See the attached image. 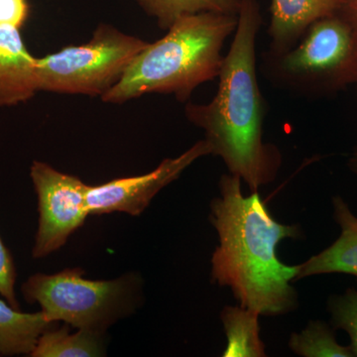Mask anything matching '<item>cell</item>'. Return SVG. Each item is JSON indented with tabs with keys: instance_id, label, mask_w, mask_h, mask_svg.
<instances>
[{
	"instance_id": "15",
	"label": "cell",
	"mask_w": 357,
	"mask_h": 357,
	"mask_svg": "<svg viewBox=\"0 0 357 357\" xmlns=\"http://www.w3.org/2000/svg\"><path fill=\"white\" fill-rule=\"evenodd\" d=\"M141 8L168 30L183 16L203 13L237 15L241 0H136Z\"/></svg>"
},
{
	"instance_id": "22",
	"label": "cell",
	"mask_w": 357,
	"mask_h": 357,
	"mask_svg": "<svg viewBox=\"0 0 357 357\" xmlns=\"http://www.w3.org/2000/svg\"><path fill=\"white\" fill-rule=\"evenodd\" d=\"M356 89H357V83L356 84Z\"/></svg>"
},
{
	"instance_id": "6",
	"label": "cell",
	"mask_w": 357,
	"mask_h": 357,
	"mask_svg": "<svg viewBox=\"0 0 357 357\" xmlns=\"http://www.w3.org/2000/svg\"><path fill=\"white\" fill-rule=\"evenodd\" d=\"M29 303H38L49 323L65 321L79 330L102 333L123 314L130 295L126 277L110 281L83 278L79 269L35 274L22 285Z\"/></svg>"
},
{
	"instance_id": "1",
	"label": "cell",
	"mask_w": 357,
	"mask_h": 357,
	"mask_svg": "<svg viewBox=\"0 0 357 357\" xmlns=\"http://www.w3.org/2000/svg\"><path fill=\"white\" fill-rule=\"evenodd\" d=\"M261 25L257 0H241L217 95L206 105L190 103L185 112L190 122L204 131L211 155L220 157L229 174L243 180L251 192L274 181L282 163L278 148L263 140L265 103L256 70Z\"/></svg>"
},
{
	"instance_id": "17",
	"label": "cell",
	"mask_w": 357,
	"mask_h": 357,
	"mask_svg": "<svg viewBox=\"0 0 357 357\" xmlns=\"http://www.w3.org/2000/svg\"><path fill=\"white\" fill-rule=\"evenodd\" d=\"M328 310L335 328H342L349 333V347L357 356V291L351 288L344 295L333 296L328 301Z\"/></svg>"
},
{
	"instance_id": "9",
	"label": "cell",
	"mask_w": 357,
	"mask_h": 357,
	"mask_svg": "<svg viewBox=\"0 0 357 357\" xmlns=\"http://www.w3.org/2000/svg\"><path fill=\"white\" fill-rule=\"evenodd\" d=\"M37 91V58L26 48L20 29L0 26V107L27 102Z\"/></svg>"
},
{
	"instance_id": "21",
	"label": "cell",
	"mask_w": 357,
	"mask_h": 357,
	"mask_svg": "<svg viewBox=\"0 0 357 357\" xmlns=\"http://www.w3.org/2000/svg\"><path fill=\"white\" fill-rule=\"evenodd\" d=\"M349 166L352 172L356 173L357 175V153L354 154V156L349 159Z\"/></svg>"
},
{
	"instance_id": "20",
	"label": "cell",
	"mask_w": 357,
	"mask_h": 357,
	"mask_svg": "<svg viewBox=\"0 0 357 357\" xmlns=\"http://www.w3.org/2000/svg\"><path fill=\"white\" fill-rule=\"evenodd\" d=\"M340 10L357 26V0H344Z\"/></svg>"
},
{
	"instance_id": "5",
	"label": "cell",
	"mask_w": 357,
	"mask_h": 357,
	"mask_svg": "<svg viewBox=\"0 0 357 357\" xmlns=\"http://www.w3.org/2000/svg\"><path fill=\"white\" fill-rule=\"evenodd\" d=\"M147 45L112 26L100 25L88 43L37 58L39 91L102 96Z\"/></svg>"
},
{
	"instance_id": "18",
	"label": "cell",
	"mask_w": 357,
	"mask_h": 357,
	"mask_svg": "<svg viewBox=\"0 0 357 357\" xmlns=\"http://www.w3.org/2000/svg\"><path fill=\"white\" fill-rule=\"evenodd\" d=\"M16 270L13 256L0 236V295L11 306L20 309L15 294Z\"/></svg>"
},
{
	"instance_id": "19",
	"label": "cell",
	"mask_w": 357,
	"mask_h": 357,
	"mask_svg": "<svg viewBox=\"0 0 357 357\" xmlns=\"http://www.w3.org/2000/svg\"><path fill=\"white\" fill-rule=\"evenodd\" d=\"M29 14L27 0H0V26L20 29Z\"/></svg>"
},
{
	"instance_id": "3",
	"label": "cell",
	"mask_w": 357,
	"mask_h": 357,
	"mask_svg": "<svg viewBox=\"0 0 357 357\" xmlns=\"http://www.w3.org/2000/svg\"><path fill=\"white\" fill-rule=\"evenodd\" d=\"M237 15L203 13L183 16L163 38L148 43L121 79L102 96L122 103L147 93L174 95L185 102L202 84L217 79L223 45L234 34Z\"/></svg>"
},
{
	"instance_id": "10",
	"label": "cell",
	"mask_w": 357,
	"mask_h": 357,
	"mask_svg": "<svg viewBox=\"0 0 357 357\" xmlns=\"http://www.w3.org/2000/svg\"><path fill=\"white\" fill-rule=\"evenodd\" d=\"M344 0H271L270 51L283 52L297 43L314 21L337 13Z\"/></svg>"
},
{
	"instance_id": "2",
	"label": "cell",
	"mask_w": 357,
	"mask_h": 357,
	"mask_svg": "<svg viewBox=\"0 0 357 357\" xmlns=\"http://www.w3.org/2000/svg\"><path fill=\"white\" fill-rule=\"evenodd\" d=\"M241 178L222 175L220 198L211 203V220L218 230L220 246L213 255V278L229 286L241 307L263 316L293 311L297 294L290 282L297 280L298 266L279 260L282 239L300 236L297 225L272 218L257 191L243 196Z\"/></svg>"
},
{
	"instance_id": "13",
	"label": "cell",
	"mask_w": 357,
	"mask_h": 357,
	"mask_svg": "<svg viewBox=\"0 0 357 357\" xmlns=\"http://www.w3.org/2000/svg\"><path fill=\"white\" fill-rule=\"evenodd\" d=\"M252 310L243 307H227L222 312V321L227 337L225 357L265 356V345L260 338L258 317Z\"/></svg>"
},
{
	"instance_id": "7",
	"label": "cell",
	"mask_w": 357,
	"mask_h": 357,
	"mask_svg": "<svg viewBox=\"0 0 357 357\" xmlns=\"http://www.w3.org/2000/svg\"><path fill=\"white\" fill-rule=\"evenodd\" d=\"M30 177L38 199L39 213L32 255L43 258L62 248L86 220L89 215L86 203L89 185L44 162L32 164Z\"/></svg>"
},
{
	"instance_id": "14",
	"label": "cell",
	"mask_w": 357,
	"mask_h": 357,
	"mask_svg": "<svg viewBox=\"0 0 357 357\" xmlns=\"http://www.w3.org/2000/svg\"><path fill=\"white\" fill-rule=\"evenodd\" d=\"M102 333L68 328L45 331L30 356L33 357H93L102 356Z\"/></svg>"
},
{
	"instance_id": "16",
	"label": "cell",
	"mask_w": 357,
	"mask_h": 357,
	"mask_svg": "<svg viewBox=\"0 0 357 357\" xmlns=\"http://www.w3.org/2000/svg\"><path fill=\"white\" fill-rule=\"evenodd\" d=\"M295 354L305 357H352L351 347L337 344L330 326L321 321H310L300 333H293L289 342Z\"/></svg>"
},
{
	"instance_id": "8",
	"label": "cell",
	"mask_w": 357,
	"mask_h": 357,
	"mask_svg": "<svg viewBox=\"0 0 357 357\" xmlns=\"http://www.w3.org/2000/svg\"><path fill=\"white\" fill-rule=\"evenodd\" d=\"M211 154L206 141L201 140L180 156L164 160L152 172L89 185L86 196L89 215L114 211L140 215L163 188L180 177L196 160Z\"/></svg>"
},
{
	"instance_id": "11",
	"label": "cell",
	"mask_w": 357,
	"mask_h": 357,
	"mask_svg": "<svg viewBox=\"0 0 357 357\" xmlns=\"http://www.w3.org/2000/svg\"><path fill=\"white\" fill-rule=\"evenodd\" d=\"M333 204L342 234L330 248L299 265L297 280L330 273L354 275L357 279V218L340 197H335Z\"/></svg>"
},
{
	"instance_id": "4",
	"label": "cell",
	"mask_w": 357,
	"mask_h": 357,
	"mask_svg": "<svg viewBox=\"0 0 357 357\" xmlns=\"http://www.w3.org/2000/svg\"><path fill=\"white\" fill-rule=\"evenodd\" d=\"M265 76L297 95L321 98L357 83V26L340 9L312 22L288 50L263 54Z\"/></svg>"
},
{
	"instance_id": "12",
	"label": "cell",
	"mask_w": 357,
	"mask_h": 357,
	"mask_svg": "<svg viewBox=\"0 0 357 357\" xmlns=\"http://www.w3.org/2000/svg\"><path fill=\"white\" fill-rule=\"evenodd\" d=\"M53 324L43 312H22L0 300V354H31L39 337Z\"/></svg>"
}]
</instances>
